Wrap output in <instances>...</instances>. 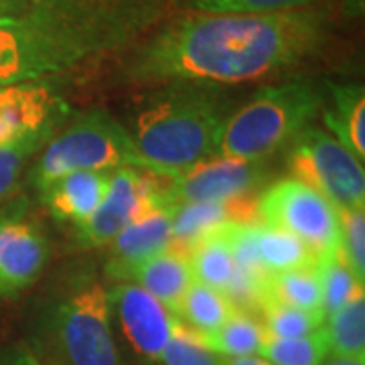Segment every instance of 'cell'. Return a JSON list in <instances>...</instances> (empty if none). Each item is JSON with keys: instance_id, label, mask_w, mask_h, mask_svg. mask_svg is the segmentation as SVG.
I'll return each mask as SVG.
<instances>
[{"instance_id": "1", "label": "cell", "mask_w": 365, "mask_h": 365, "mask_svg": "<svg viewBox=\"0 0 365 365\" xmlns=\"http://www.w3.org/2000/svg\"><path fill=\"white\" fill-rule=\"evenodd\" d=\"M329 19L311 6L268 14L189 13L128 53L130 86L240 83L297 67L325 47Z\"/></svg>"}, {"instance_id": "2", "label": "cell", "mask_w": 365, "mask_h": 365, "mask_svg": "<svg viewBox=\"0 0 365 365\" xmlns=\"http://www.w3.org/2000/svg\"><path fill=\"white\" fill-rule=\"evenodd\" d=\"M167 6L169 0H25L0 14V88L47 81L124 51Z\"/></svg>"}, {"instance_id": "3", "label": "cell", "mask_w": 365, "mask_h": 365, "mask_svg": "<svg viewBox=\"0 0 365 365\" xmlns=\"http://www.w3.org/2000/svg\"><path fill=\"white\" fill-rule=\"evenodd\" d=\"M227 104L215 86L169 83L144 100L130 134L143 170L175 179L217 157Z\"/></svg>"}, {"instance_id": "4", "label": "cell", "mask_w": 365, "mask_h": 365, "mask_svg": "<svg viewBox=\"0 0 365 365\" xmlns=\"http://www.w3.org/2000/svg\"><path fill=\"white\" fill-rule=\"evenodd\" d=\"M323 104V93L311 79L266 86L225 118L217 157L262 163L280 146L292 143Z\"/></svg>"}, {"instance_id": "5", "label": "cell", "mask_w": 365, "mask_h": 365, "mask_svg": "<svg viewBox=\"0 0 365 365\" xmlns=\"http://www.w3.org/2000/svg\"><path fill=\"white\" fill-rule=\"evenodd\" d=\"M134 167L143 170L140 158L126 126L102 108L78 116L43 146L33 169L37 189L76 170H112Z\"/></svg>"}, {"instance_id": "6", "label": "cell", "mask_w": 365, "mask_h": 365, "mask_svg": "<svg viewBox=\"0 0 365 365\" xmlns=\"http://www.w3.org/2000/svg\"><path fill=\"white\" fill-rule=\"evenodd\" d=\"M290 177L327 197L337 211L365 205L364 163L329 132L307 126L290 143L287 157Z\"/></svg>"}, {"instance_id": "7", "label": "cell", "mask_w": 365, "mask_h": 365, "mask_svg": "<svg viewBox=\"0 0 365 365\" xmlns=\"http://www.w3.org/2000/svg\"><path fill=\"white\" fill-rule=\"evenodd\" d=\"M256 211L262 223L297 235L317 258L339 252V211L304 182L292 177L272 182L258 199Z\"/></svg>"}, {"instance_id": "8", "label": "cell", "mask_w": 365, "mask_h": 365, "mask_svg": "<svg viewBox=\"0 0 365 365\" xmlns=\"http://www.w3.org/2000/svg\"><path fill=\"white\" fill-rule=\"evenodd\" d=\"M110 300L100 284L76 290L57 314L59 341L69 365H118Z\"/></svg>"}, {"instance_id": "9", "label": "cell", "mask_w": 365, "mask_h": 365, "mask_svg": "<svg viewBox=\"0 0 365 365\" xmlns=\"http://www.w3.org/2000/svg\"><path fill=\"white\" fill-rule=\"evenodd\" d=\"M163 179L134 167L116 169L100 207L88 222L78 225V240L86 248L108 246L144 209L157 203L163 195Z\"/></svg>"}, {"instance_id": "10", "label": "cell", "mask_w": 365, "mask_h": 365, "mask_svg": "<svg viewBox=\"0 0 365 365\" xmlns=\"http://www.w3.org/2000/svg\"><path fill=\"white\" fill-rule=\"evenodd\" d=\"M264 179L260 163L213 157L185 170L165 185V197L175 203H235L256 191Z\"/></svg>"}, {"instance_id": "11", "label": "cell", "mask_w": 365, "mask_h": 365, "mask_svg": "<svg viewBox=\"0 0 365 365\" xmlns=\"http://www.w3.org/2000/svg\"><path fill=\"white\" fill-rule=\"evenodd\" d=\"M67 116V104L47 81L0 88V146L53 136Z\"/></svg>"}, {"instance_id": "12", "label": "cell", "mask_w": 365, "mask_h": 365, "mask_svg": "<svg viewBox=\"0 0 365 365\" xmlns=\"http://www.w3.org/2000/svg\"><path fill=\"white\" fill-rule=\"evenodd\" d=\"M110 309L116 311L120 327L132 349L144 359L160 361L175 327V314L150 292L132 282H122L108 292Z\"/></svg>"}, {"instance_id": "13", "label": "cell", "mask_w": 365, "mask_h": 365, "mask_svg": "<svg viewBox=\"0 0 365 365\" xmlns=\"http://www.w3.org/2000/svg\"><path fill=\"white\" fill-rule=\"evenodd\" d=\"M170 203L163 195L157 203L144 209L138 217H134L120 234L110 242L112 252L106 266L108 276L114 280H126L128 274L143 264L144 260L153 258L155 254L173 246V215Z\"/></svg>"}, {"instance_id": "14", "label": "cell", "mask_w": 365, "mask_h": 365, "mask_svg": "<svg viewBox=\"0 0 365 365\" xmlns=\"http://www.w3.org/2000/svg\"><path fill=\"white\" fill-rule=\"evenodd\" d=\"M49 258L47 240L25 217H0V297H13L43 272Z\"/></svg>"}, {"instance_id": "15", "label": "cell", "mask_w": 365, "mask_h": 365, "mask_svg": "<svg viewBox=\"0 0 365 365\" xmlns=\"http://www.w3.org/2000/svg\"><path fill=\"white\" fill-rule=\"evenodd\" d=\"M112 173L106 170L69 173L43 187L39 191L41 199L57 220L73 223L78 227L83 222H88L91 213L104 201Z\"/></svg>"}, {"instance_id": "16", "label": "cell", "mask_w": 365, "mask_h": 365, "mask_svg": "<svg viewBox=\"0 0 365 365\" xmlns=\"http://www.w3.org/2000/svg\"><path fill=\"white\" fill-rule=\"evenodd\" d=\"M126 280L150 292L170 313L177 314L185 292L193 284V272L185 254L167 248L138 264Z\"/></svg>"}, {"instance_id": "17", "label": "cell", "mask_w": 365, "mask_h": 365, "mask_svg": "<svg viewBox=\"0 0 365 365\" xmlns=\"http://www.w3.org/2000/svg\"><path fill=\"white\" fill-rule=\"evenodd\" d=\"M323 120L329 134L353 157L365 158V91L361 83L331 86V102L323 104Z\"/></svg>"}, {"instance_id": "18", "label": "cell", "mask_w": 365, "mask_h": 365, "mask_svg": "<svg viewBox=\"0 0 365 365\" xmlns=\"http://www.w3.org/2000/svg\"><path fill=\"white\" fill-rule=\"evenodd\" d=\"M227 223H223L217 230L199 237L185 254L189 260V266H191V272H193V280L222 292L225 297L230 294L235 282V276H237L234 252H232L230 240L225 234Z\"/></svg>"}, {"instance_id": "19", "label": "cell", "mask_w": 365, "mask_h": 365, "mask_svg": "<svg viewBox=\"0 0 365 365\" xmlns=\"http://www.w3.org/2000/svg\"><path fill=\"white\" fill-rule=\"evenodd\" d=\"M321 300H323L321 278H319V268L314 264V266L292 268L284 272L266 274V278L262 280L258 309L266 302H278L300 311L323 313Z\"/></svg>"}, {"instance_id": "20", "label": "cell", "mask_w": 365, "mask_h": 365, "mask_svg": "<svg viewBox=\"0 0 365 365\" xmlns=\"http://www.w3.org/2000/svg\"><path fill=\"white\" fill-rule=\"evenodd\" d=\"M256 252L266 274L284 272L317 264V254L297 235L256 222Z\"/></svg>"}, {"instance_id": "21", "label": "cell", "mask_w": 365, "mask_h": 365, "mask_svg": "<svg viewBox=\"0 0 365 365\" xmlns=\"http://www.w3.org/2000/svg\"><path fill=\"white\" fill-rule=\"evenodd\" d=\"M235 311L237 309L234 307V302L225 294L193 280V284L185 292L181 307L175 317L191 331L199 335H207L217 331Z\"/></svg>"}, {"instance_id": "22", "label": "cell", "mask_w": 365, "mask_h": 365, "mask_svg": "<svg viewBox=\"0 0 365 365\" xmlns=\"http://www.w3.org/2000/svg\"><path fill=\"white\" fill-rule=\"evenodd\" d=\"M327 345L331 355L365 357V294H355L339 311L325 319Z\"/></svg>"}, {"instance_id": "23", "label": "cell", "mask_w": 365, "mask_h": 365, "mask_svg": "<svg viewBox=\"0 0 365 365\" xmlns=\"http://www.w3.org/2000/svg\"><path fill=\"white\" fill-rule=\"evenodd\" d=\"M234 203H175L173 215V242L189 250L199 237L217 230L223 223L235 220Z\"/></svg>"}, {"instance_id": "24", "label": "cell", "mask_w": 365, "mask_h": 365, "mask_svg": "<svg viewBox=\"0 0 365 365\" xmlns=\"http://www.w3.org/2000/svg\"><path fill=\"white\" fill-rule=\"evenodd\" d=\"M199 337L211 351L222 357H248L260 355L266 331L254 317L244 311H235L217 331Z\"/></svg>"}, {"instance_id": "25", "label": "cell", "mask_w": 365, "mask_h": 365, "mask_svg": "<svg viewBox=\"0 0 365 365\" xmlns=\"http://www.w3.org/2000/svg\"><path fill=\"white\" fill-rule=\"evenodd\" d=\"M319 278H321V311L325 314H333L339 311L343 304L364 292V282L357 280V276L349 270V266L343 262L341 254H331L325 258H319L317 262Z\"/></svg>"}, {"instance_id": "26", "label": "cell", "mask_w": 365, "mask_h": 365, "mask_svg": "<svg viewBox=\"0 0 365 365\" xmlns=\"http://www.w3.org/2000/svg\"><path fill=\"white\" fill-rule=\"evenodd\" d=\"M329 355V345L323 327L304 337L276 339L268 337L262 343L260 357L272 365H323Z\"/></svg>"}, {"instance_id": "27", "label": "cell", "mask_w": 365, "mask_h": 365, "mask_svg": "<svg viewBox=\"0 0 365 365\" xmlns=\"http://www.w3.org/2000/svg\"><path fill=\"white\" fill-rule=\"evenodd\" d=\"M264 314V331L268 337L276 339H294L304 337L319 331L325 325V314L300 311L294 307L278 304V302H266L260 307Z\"/></svg>"}, {"instance_id": "28", "label": "cell", "mask_w": 365, "mask_h": 365, "mask_svg": "<svg viewBox=\"0 0 365 365\" xmlns=\"http://www.w3.org/2000/svg\"><path fill=\"white\" fill-rule=\"evenodd\" d=\"M189 13L268 14L311 6L317 0H169Z\"/></svg>"}, {"instance_id": "29", "label": "cell", "mask_w": 365, "mask_h": 365, "mask_svg": "<svg viewBox=\"0 0 365 365\" xmlns=\"http://www.w3.org/2000/svg\"><path fill=\"white\" fill-rule=\"evenodd\" d=\"M160 361L165 365H223L225 357L211 351L195 331L175 321L169 345Z\"/></svg>"}, {"instance_id": "30", "label": "cell", "mask_w": 365, "mask_h": 365, "mask_svg": "<svg viewBox=\"0 0 365 365\" xmlns=\"http://www.w3.org/2000/svg\"><path fill=\"white\" fill-rule=\"evenodd\" d=\"M339 254L357 280H365V209L339 211Z\"/></svg>"}, {"instance_id": "31", "label": "cell", "mask_w": 365, "mask_h": 365, "mask_svg": "<svg viewBox=\"0 0 365 365\" xmlns=\"http://www.w3.org/2000/svg\"><path fill=\"white\" fill-rule=\"evenodd\" d=\"M51 136H37L21 143L0 146V199L11 195L16 182L21 179V173L29 163V158L39 153Z\"/></svg>"}, {"instance_id": "32", "label": "cell", "mask_w": 365, "mask_h": 365, "mask_svg": "<svg viewBox=\"0 0 365 365\" xmlns=\"http://www.w3.org/2000/svg\"><path fill=\"white\" fill-rule=\"evenodd\" d=\"M0 365H39V361L31 349H26L25 345H19L0 353Z\"/></svg>"}, {"instance_id": "33", "label": "cell", "mask_w": 365, "mask_h": 365, "mask_svg": "<svg viewBox=\"0 0 365 365\" xmlns=\"http://www.w3.org/2000/svg\"><path fill=\"white\" fill-rule=\"evenodd\" d=\"M223 365H272L268 359L260 355H248V357H225Z\"/></svg>"}, {"instance_id": "34", "label": "cell", "mask_w": 365, "mask_h": 365, "mask_svg": "<svg viewBox=\"0 0 365 365\" xmlns=\"http://www.w3.org/2000/svg\"><path fill=\"white\" fill-rule=\"evenodd\" d=\"M323 365H365V357H341L329 353Z\"/></svg>"}, {"instance_id": "35", "label": "cell", "mask_w": 365, "mask_h": 365, "mask_svg": "<svg viewBox=\"0 0 365 365\" xmlns=\"http://www.w3.org/2000/svg\"><path fill=\"white\" fill-rule=\"evenodd\" d=\"M25 0H0V14H9L16 11L19 6H23Z\"/></svg>"}, {"instance_id": "36", "label": "cell", "mask_w": 365, "mask_h": 365, "mask_svg": "<svg viewBox=\"0 0 365 365\" xmlns=\"http://www.w3.org/2000/svg\"><path fill=\"white\" fill-rule=\"evenodd\" d=\"M349 2H351L353 13H359V11H361V4H364V0H349Z\"/></svg>"}]
</instances>
